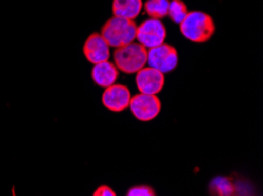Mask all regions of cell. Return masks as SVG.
I'll use <instances>...</instances> for the list:
<instances>
[{
    "instance_id": "cell-2",
    "label": "cell",
    "mask_w": 263,
    "mask_h": 196,
    "mask_svg": "<svg viewBox=\"0 0 263 196\" xmlns=\"http://www.w3.org/2000/svg\"><path fill=\"white\" fill-rule=\"evenodd\" d=\"M136 30L137 25L134 20L114 15L102 27L101 34L110 47L117 49L134 42L136 39Z\"/></svg>"
},
{
    "instance_id": "cell-14",
    "label": "cell",
    "mask_w": 263,
    "mask_h": 196,
    "mask_svg": "<svg viewBox=\"0 0 263 196\" xmlns=\"http://www.w3.org/2000/svg\"><path fill=\"white\" fill-rule=\"evenodd\" d=\"M186 14H188V9L182 0H171L169 3L168 15L174 23L181 24L183 19L186 17Z\"/></svg>"
},
{
    "instance_id": "cell-12",
    "label": "cell",
    "mask_w": 263,
    "mask_h": 196,
    "mask_svg": "<svg viewBox=\"0 0 263 196\" xmlns=\"http://www.w3.org/2000/svg\"><path fill=\"white\" fill-rule=\"evenodd\" d=\"M209 191L211 195L232 196L237 195L235 180L228 177H216L209 183Z\"/></svg>"
},
{
    "instance_id": "cell-13",
    "label": "cell",
    "mask_w": 263,
    "mask_h": 196,
    "mask_svg": "<svg viewBox=\"0 0 263 196\" xmlns=\"http://www.w3.org/2000/svg\"><path fill=\"white\" fill-rule=\"evenodd\" d=\"M169 3V0H146L144 10L150 18L161 20L168 15Z\"/></svg>"
},
{
    "instance_id": "cell-11",
    "label": "cell",
    "mask_w": 263,
    "mask_h": 196,
    "mask_svg": "<svg viewBox=\"0 0 263 196\" xmlns=\"http://www.w3.org/2000/svg\"><path fill=\"white\" fill-rule=\"evenodd\" d=\"M143 9L142 0H114V15L134 20L137 18Z\"/></svg>"
},
{
    "instance_id": "cell-5",
    "label": "cell",
    "mask_w": 263,
    "mask_h": 196,
    "mask_svg": "<svg viewBox=\"0 0 263 196\" xmlns=\"http://www.w3.org/2000/svg\"><path fill=\"white\" fill-rule=\"evenodd\" d=\"M166 30L159 19L150 18L137 26L136 39L145 49H153L164 42Z\"/></svg>"
},
{
    "instance_id": "cell-8",
    "label": "cell",
    "mask_w": 263,
    "mask_h": 196,
    "mask_svg": "<svg viewBox=\"0 0 263 196\" xmlns=\"http://www.w3.org/2000/svg\"><path fill=\"white\" fill-rule=\"evenodd\" d=\"M131 94L130 91L124 85L114 83L106 87L102 95V102L107 110L112 112H122L126 110L130 105Z\"/></svg>"
},
{
    "instance_id": "cell-16",
    "label": "cell",
    "mask_w": 263,
    "mask_h": 196,
    "mask_svg": "<svg viewBox=\"0 0 263 196\" xmlns=\"http://www.w3.org/2000/svg\"><path fill=\"white\" fill-rule=\"evenodd\" d=\"M95 196H116V193L107 186H101L93 193Z\"/></svg>"
},
{
    "instance_id": "cell-3",
    "label": "cell",
    "mask_w": 263,
    "mask_h": 196,
    "mask_svg": "<svg viewBox=\"0 0 263 196\" xmlns=\"http://www.w3.org/2000/svg\"><path fill=\"white\" fill-rule=\"evenodd\" d=\"M115 65L119 71L127 74L137 73L145 66L147 60V49L141 43L130 42L117 47L114 54Z\"/></svg>"
},
{
    "instance_id": "cell-9",
    "label": "cell",
    "mask_w": 263,
    "mask_h": 196,
    "mask_svg": "<svg viewBox=\"0 0 263 196\" xmlns=\"http://www.w3.org/2000/svg\"><path fill=\"white\" fill-rule=\"evenodd\" d=\"M83 53L87 61L93 63L106 61L110 58V46L99 33H92L83 46Z\"/></svg>"
},
{
    "instance_id": "cell-1",
    "label": "cell",
    "mask_w": 263,
    "mask_h": 196,
    "mask_svg": "<svg viewBox=\"0 0 263 196\" xmlns=\"http://www.w3.org/2000/svg\"><path fill=\"white\" fill-rule=\"evenodd\" d=\"M179 31L183 37L196 43L206 42L213 37L215 24L213 18L204 12H188L186 17L179 24Z\"/></svg>"
},
{
    "instance_id": "cell-10",
    "label": "cell",
    "mask_w": 263,
    "mask_h": 196,
    "mask_svg": "<svg viewBox=\"0 0 263 196\" xmlns=\"http://www.w3.org/2000/svg\"><path fill=\"white\" fill-rule=\"evenodd\" d=\"M91 77H92L96 85L99 87H109L114 85L118 78V69L112 62L102 61L96 63L92 71H91Z\"/></svg>"
},
{
    "instance_id": "cell-6",
    "label": "cell",
    "mask_w": 263,
    "mask_h": 196,
    "mask_svg": "<svg viewBox=\"0 0 263 196\" xmlns=\"http://www.w3.org/2000/svg\"><path fill=\"white\" fill-rule=\"evenodd\" d=\"M130 110L134 117L139 121H150L161 112V101L156 94L139 93L130 100Z\"/></svg>"
},
{
    "instance_id": "cell-15",
    "label": "cell",
    "mask_w": 263,
    "mask_h": 196,
    "mask_svg": "<svg viewBox=\"0 0 263 196\" xmlns=\"http://www.w3.org/2000/svg\"><path fill=\"white\" fill-rule=\"evenodd\" d=\"M127 196H154L155 190L153 188L145 185H139V186H135L133 188H130L129 191H127Z\"/></svg>"
},
{
    "instance_id": "cell-4",
    "label": "cell",
    "mask_w": 263,
    "mask_h": 196,
    "mask_svg": "<svg viewBox=\"0 0 263 196\" xmlns=\"http://www.w3.org/2000/svg\"><path fill=\"white\" fill-rule=\"evenodd\" d=\"M146 63H149L153 69L161 71L162 73H169L176 69L178 63L177 51L174 46L163 42L161 45L149 49Z\"/></svg>"
},
{
    "instance_id": "cell-7",
    "label": "cell",
    "mask_w": 263,
    "mask_h": 196,
    "mask_svg": "<svg viewBox=\"0 0 263 196\" xmlns=\"http://www.w3.org/2000/svg\"><path fill=\"white\" fill-rule=\"evenodd\" d=\"M164 73L153 67H143L137 72L136 85L144 94H157L164 87Z\"/></svg>"
}]
</instances>
